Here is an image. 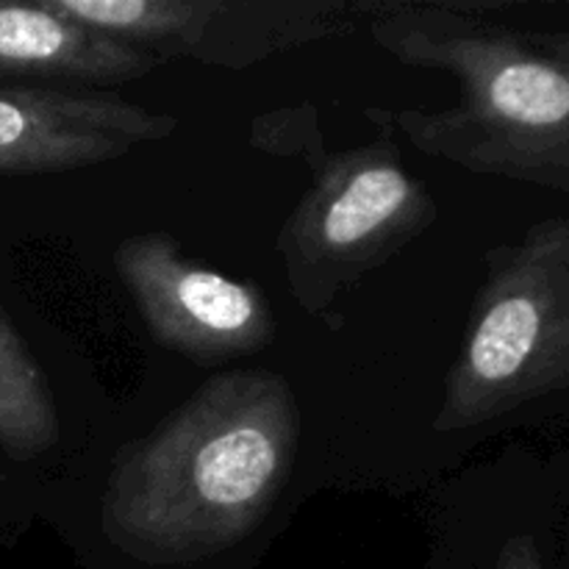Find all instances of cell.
Listing matches in <instances>:
<instances>
[{"label":"cell","instance_id":"5","mask_svg":"<svg viewBox=\"0 0 569 569\" xmlns=\"http://www.w3.org/2000/svg\"><path fill=\"white\" fill-rule=\"evenodd\" d=\"M92 31L156 61L248 70L278 53L345 37L365 22L353 0H48Z\"/></svg>","mask_w":569,"mask_h":569},{"label":"cell","instance_id":"3","mask_svg":"<svg viewBox=\"0 0 569 569\" xmlns=\"http://www.w3.org/2000/svg\"><path fill=\"white\" fill-rule=\"evenodd\" d=\"M569 389V217H545L483 256L433 431L489 426Z\"/></svg>","mask_w":569,"mask_h":569},{"label":"cell","instance_id":"2","mask_svg":"<svg viewBox=\"0 0 569 569\" xmlns=\"http://www.w3.org/2000/svg\"><path fill=\"white\" fill-rule=\"evenodd\" d=\"M372 42L459 83L442 109L381 114L417 150L476 176L569 192V31L517 28L478 6L365 3Z\"/></svg>","mask_w":569,"mask_h":569},{"label":"cell","instance_id":"10","mask_svg":"<svg viewBox=\"0 0 569 569\" xmlns=\"http://www.w3.org/2000/svg\"><path fill=\"white\" fill-rule=\"evenodd\" d=\"M495 569H545L542 550H539L537 539L528 533H517L509 542L500 548Z\"/></svg>","mask_w":569,"mask_h":569},{"label":"cell","instance_id":"1","mask_svg":"<svg viewBox=\"0 0 569 569\" xmlns=\"http://www.w3.org/2000/svg\"><path fill=\"white\" fill-rule=\"evenodd\" d=\"M292 387L272 370L217 372L111 461L100 528L144 565H189L259 528L300 445Z\"/></svg>","mask_w":569,"mask_h":569},{"label":"cell","instance_id":"7","mask_svg":"<svg viewBox=\"0 0 569 569\" xmlns=\"http://www.w3.org/2000/svg\"><path fill=\"white\" fill-rule=\"evenodd\" d=\"M181 128L114 92L53 83L0 87V176H53L128 156Z\"/></svg>","mask_w":569,"mask_h":569},{"label":"cell","instance_id":"6","mask_svg":"<svg viewBox=\"0 0 569 569\" xmlns=\"http://www.w3.org/2000/svg\"><path fill=\"white\" fill-rule=\"evenodd\" d=\"M114 272L156 342L200 367L259 353L276 339L264 292L189 259L167 233H133L114 248Z\"/></svg>","mask_w":569,"mask_h":569},{"label":"cell","instance_id":"4","mask_svg":"<svg viewBox=\"0 0 569 569\" xmlns=\"http://www.w3.org/2000/svg\"><path fill=\"white\" fill-rule=\"evenodd\" d=\"M437 217V200L392 139L328 156L278 231L289 295L306 315H322Z\"/></svg>","mask_w":569,"mask_h":569},{"label":"cell","instance_id":"8","mask_svg":"<svg viewBox=\"0 0 569 569\" xmlns=\"http://www.w3.org/2000/svg\"><path fill=\"white\" fill-rule=\"evenodd\" d=\"M156 67L153 56L59 14L48 0L0 3V78L92 89L131 83Z\"/></svg>","mask_w":569,"mask_h":569},{"label":"cell","instance_id":"9","mask_svg":"<svg viewBox=\"0 0 569 569\" xmlns=\"http://www.w3.org/2000/svg\"><path fill=\"white\" fill-rule=\"evenodd\" d=\"M61 420L44 370L0 309V450L14 461L50 453Z\"/></svg>","mask_w":569,"mask_h":569}]
</instances>
